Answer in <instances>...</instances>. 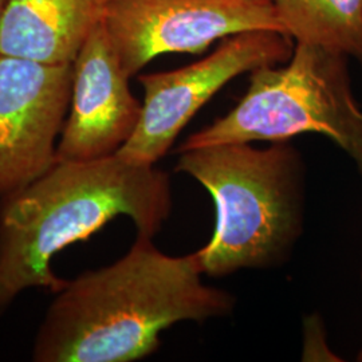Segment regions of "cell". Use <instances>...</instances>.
Returning <instances> with one entry per match:
<instances>
[{"instance_id":"obj_1","label":"cell","mask_w":362,"mask_h":362,"mask_svg":"<svg viewBox=\"0 0 362 362\" xmlns=\"http://www.w3.org/2000/svg\"><path fill=\"white\" fill-rule=\"evenodd\" d=\"M196 252L170 257L137 236L113 264L82 274L57 293L35 338L38 362H130L160 348L184 321L230 315L235 298L206 285Z\"/></svg>"},{"instance_id":"obj_2","label":"cell","mask_w":362,"mask_h":362,"mask_svg":"<svg viewBox=\"0 0 362 362\" xmlns=\"http://www.w3.org/2000/svg\"><path fill=\"white\" fill-rule=\"evenodd\" d=\"M169 176L117 155L57 161L43 176L0 202V315L30 287L58 293L52 269L66 247L89 239L119 216L153 239L172 212Z\"/></svg>"},{"instance_id":"obj_3","label":"cell","mask_w":362,"mask_h":362,"mask_svg":"<svg viewBox=\"0 0 362 362\" xmlns=\"http://www.w3.org/2000/svg\"><path fill=\"white\" fill-rule=\"evenodd\" d=\"M177 153L176 172L200 182L215 204L214 233L196 251L204 275L269 269L290 258L305 215V164L291 144H216Z\"/></svg>"},{"instance_id":"obj_4","label":"cell","mask_w":362,"mask_h":362,"mask_svg":"<svg viewBox=\"0 0 362 362\" xmlns=\"http://www.w3.org/2000/svg\"><path fill=\"white\" fill-rule=\"evenodd\" d=\"M348 59L317 45L294 43L286 65L252 70L236 106L189 134L176 152L216 144L290 141L317 133L349 156L362 176V109L351 90Z\"/></svg>"},{"instance_id":"obj_5","label":"cell","mask_w":362,"mask_h":362,"mask_svg":"<svg viewBox=\"0 0 362 362\" xmlns=\"http://www.w3.org/2000/svg\"><path fill=\"white\" fill-rule=\"evenodd\" d=\"M293 49V40L282 33L250 31L223 39L215 52L191 65L140 76L141 116L116 155L132 164L155 165L228 82L262 66L285 64Z\"/></svg>"},{"instance_id":"obj_6","label":"cell","mask_w":362,"mask_h":362,"mask_svg":"<svg viewBox=\"0 0 362 362\" xmlns=\"http://www.w3.org/2000/svg\"><path fill=\"white\" fill-rule=\"evenodd\" d=\"M103 23L130 77L160 55L200 54L250 31L285 34L272 0H112Z\"/></svg>"},{"instance_id":"obj_7","label":"cell","mask_w":362,"mask_h":362,"mask_svg":"<svg viewBox=\"0 0 362 362\" xmlns=\"http://www.w3.org/2000/svg\"><path fill=\"white\" fill-rule=\"evenodd\" d=\"M71 83L73 64L0 55V202L57 163Z\"/></svg>"},{"instance_id":"obj_8","label":"cell","mask_w":362,"mask_h":362,"mask_svg":"<svg viewBox=\"0 0 362 362\" xmlns=\"http://www.w3.org/2000/svg\"><path fill=\"white\" fill-rule=\"evenodd\" d=\"M130 78L101 23L73 62L69 116L57 146V161L116 155L129 140L143 107L130 90Z\"/></svg>"},{"instance_id":"obj_9","label":"cell","mask_w":362,"mask_h":362,"mask_svg":"<svg viewBox=\"0 0 362 362\" xmlns=\"http://www.w3.org/2000/svg\"><path fill=\"white\" fill-rule=\"evenodd\" d=\"M112 0H8L0 55L47 65L73 64Z\"/></svg>"},{"instance_id":"obj_10","label":"cell","mask_w":362,"mask_h":362,"mask_svg":"<svg viewBox=\"0 0 362 362\" xmlns=\"http://www.w3.org/2000/svg\"><path fill=\"white\" fill-rule=\"evenodd\" d=\"M272 4L294 43L330 49L362 66V0H272Z\"/></svg>"},{"instance_id":"obj_11","label":"cell","mask_w":362,"mask_h":362,"mask_svg":"<svg viewBox=\"0 0 362 362\" xmlns=\"http://www.w3.org/2000/svg\"><path fill=\"white\" fill-rule=\"evenodd\" d=\"M7 6H8V0H0V26L3 22V16L7 10Z\"/></svg>"},{"instance_id":"obj_12","label":"cell","mask_w":362,"mask_h":362,"mask_svg":"<svg viewBox=\"0 0 362 362\" xmlns=\"http://www.w3.org/2000/svg\"><path fill=\"white\" fill-rule=\"evenodd\" d=\"M361 281H362V272H361ZM357 361L362 362V345L361 349L358 351V354H357Z\"/></svg>"},{"instance_id":"obj_13","label":"cell","mask_w":362,"mask_h":362,"mask_svg":"<svg viewBox=\"0 0 362 362\" xmlns=\"http://www.w3.org/2000/svg\"></svg>"}]
</instances>
